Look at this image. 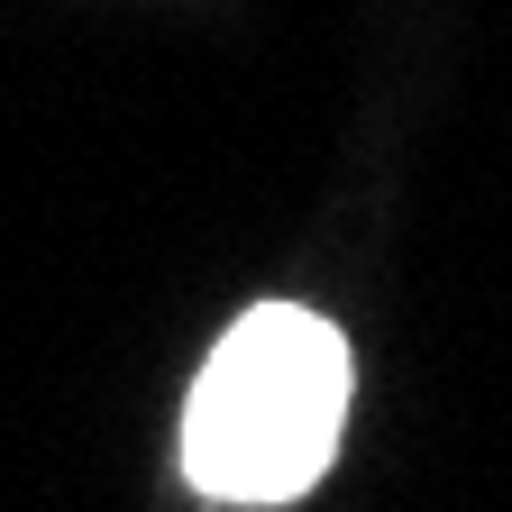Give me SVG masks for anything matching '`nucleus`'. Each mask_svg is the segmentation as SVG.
Segmentation results:
<instances>
[{
  "label": "nucleus",
  "mask_w": 512,
  "mask_h": 512,
  "mask_svg": "<svg viewBox=\"0 0 512 512\" xmlns=\"http://www.w3.org/2000/svg\"><path fill=\"white\" fill-rule=\"evenodd\" d=\"M348 421V339L302 302L229 320L183 403V476L211 503H293L320 485Z\"/></svg>",
  "instance_id": "nucleus-1"
}]
</instances>
